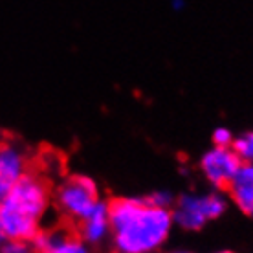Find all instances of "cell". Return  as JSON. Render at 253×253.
I'll list each match as a JSON object with an SVG mask.
<instances>
[{
	"label": "cell",
	"mask_w": 253,
	"mask_h": 253,
	"mask_svg": "<svg viewBox=\"0 0 253 253\" xmlns=\"http://www.w3.org/2000/svg\"><path fill=\"white\" fill-rule=\"evenodd\" d=\"M114 253H158L174 229L171 209L152 206L147 196H118L108 202Z\"/></svg>",
	"instance_id": "obj_1"
},
{
	"label": "cell",
	"mask_w": 253,
	"mask_h": 253,
	"mask_svg": "<svg viewBox=\"0 0 253 253\" xmlns=\"http://www.w3.org/2000/svg\"><path fill=\"white\" fill-rule=\"evenodd\" d=\"M51 206L50 185L39 172L28 171L0 202V233L6 241L32 242Z\"/></svg>",
	"instance_id": "obj_2"
},
{
	"label": "cell",
	"mask_w": 253,
	"mask_h": 253,
	"mask_svg": "<svg viewBox=\"0 0 253 253\" xmlns=\"http://www.w3.org/2000/svg\"><path fill=\"white\" fill-rule=\"evenodd\" d=\"M229 198L224 191L209 189L204 193L187 191L176 196L171 209L172 222L184 231H200L209 222H215L228 213Z\"/></svg>",
	"instance_id": "obj_3"
},
{
	"label": "cell",
	"mask_w": 253,
	"mask_h": 253,
	"mask_svg": "<svg viewBox=\"0 0 253 253\" xmlns=\"http://www.w3.org/2000/svg\"><path fill=\"white\" fill-rule=\"evenodd\" d=\"M53 200L68 220L79 222L103 202L99 185L88 174H70L55 187Z\"/></svg>",
	"instance_id": "obj_4"
},
{
	"label": "cell",
	"mask_w": 253,
	"mask_h": 253,
	"mask_svg": "<svg viewBox=\"0 0 253 253\" xmlns=\"http://www.w3.org/2000/svg\"><path fill=\"white\" fill-rule=\"evenodd\" d=\"M242 167V162L233 152V149H222V147H209L208 151L202 152L198 160V171L202 178L211 185V189L224 191L229 187L237 176L239 169Z\"/></svg>",
	"instance_id": "obj_5"
},
{
	"label": "cell",
	"mask_w": 253,
	"mask_h": 253,
	"mask_svg": "<svg viewBox=\"0 0 253 253\" xmlns=\"http://www.w3.org/2000/svg\"><path fill=\"white\" fill-rule=\"evenodd\" d=\"M28 172V158L15 143H0V202Z\"/></svg>",
	"instance_id": "obj_6"
},
{
	"label": "cell",
	"mask_w": 253,
	"mask_h": 253,
	"mask_svg": "<svg viewBox=\"0 0 253 253\" xmlns=\"http://www.w3.org/2000/svg\"><path fill=\"white\" fill-rule=\"evenodd\" d=\"M33 253H92L79 235L63 229H41L32 241Z\"/></svg>",
	"instance_id": "obj_7"
},
{
	"label": "cell",
	"mask_w": 253,
	"mask_h": 253,
	"mask_svg": "<svg viewBox=\"0 0 253 253\" xmlns=\"http://www.w3.org/2000/svg\"><path fill=\"white\" fill-rule=\"evenodd\" d=\"M79 239L90 248L103 246L110 241V215H108V202L103 200L97 208L90 213L84 220L79 222Z\"/></svg>",
	"instance_id": "obj_8"
},
{
	"label": "cell",
	"mask_w": 253,
	"mask_h": 253,
	"mask_svg": "<svg viewBox=\"0 0 253 253\" xmlns=\"http://www.w3.org/2000/svg\"><path fill=\"white\" fill-rule=\"evenodd\" d=\"M226 195L242 215L253 218V164H242Z\"/></svg>",
	"instance_id": "obj_9"
},
{
	"label": "cell",
	"mask_w": 253,
	"mask_h": 253,
	"mask_svg": "<svg viewBox=\"0 0 253 253\" xmlns=\"http://www.w3.org/2000/svg\"><path fill=\"white\" fill-rule=\"evenodd\" d=\"M231 149H233V152L239 156L242 164H253V130H248V132L235 136Z\"/></svg>",
	"instance_id": "obj_10"
},
{
	"label": "cell",
	"mask_w": 253,
	"mask_h": 253,
	"mask_svg": "<svg viewBox=\"0 0 253 253\" xmlns=\"http://www.w3.org/2000/svg\"><path fill=\"white\" fill-rule=\"evenodd\" d=\"M147 200H149L152 206H156V208L172 209V206H174V202H176V195L171 193L169 189H156L147 196Z\"/></svg>",
	"instance_id": "obj_11"
},
{
	"label": "cell",
	"mask_w": 253,
	"mask_h": 253,
	"mask_svg": "<svg viewBox=\"0 0 253 253\" xmlns=\"http://www.w3.org/2000/svg\"><path fill=\"white\" fill-rule=\"evenodd\" d=\"M211 141L213 147H222V149H229L235 141V134L231 132V128L228 126H216L211 132Z\"/></svg>",
	"instance_id": "obj_12"
},
{
	"label": "cell",
	"mask_w": 253,
	"mask_h": 253,
	"mask_svg": "<svg viewBox=\"0 0 253 253\" xmlns=\"http://www.w3.org/2000/svg\"><path fill=\"white\" fill-rule=\"evenodd\" d=\"M0 253H33L32 242L26 241H6L0 246Z\"/></svg>",
	"instance_id": "obj_13"
},
{
	"label": "cell",
	"mask_w": 253,
	"mask_h": 253,
	"mask_svg": "<svg viewBox=\"0 0 253 253\" xmlns=\"http://www.w3.org/2000/svg\"><path fill=\"white\" fill-rule=\"evenodd\" d=\"M185 6V2L184 0H174V2H172V7H174V9H176V11H180V9H182V7Z\"/></svg>",
	"instance_id": "obj_14"
},
{
	"label": "cell",
	"mask_w": 253,
	"mask_h": 253,
	"mask_svg": "<svg viewBox=\"0 0 253 253\" xmlns=\"http://www.w3.org/2000/svg\"><path fill=\"white\" fill-rule=\"evenodd\" d=\"M165 253H198V252H193V250H182V248H176V250H169V252Z\"/></svg>",
	"instance_id": "obj_15"
},
{
	"label": "cell",
	"mask_w": 253,
	"mask_h": 253,
	"mask_svg": "<svg viewBox=\"0 0 253 253\" xmlns=\"http://www.w3.org/2000/svg\"><path fill=\"white\" fill-rule=\"evenodd\" d=\"M215 253H235V252H229V250H220V252H215Z\"/></svg>",
	"instance_id": "obj_16"
},
{
	"label": "cell",
	"mask_w": 253,
	"mask_h": 253,
	"mask_svg": "<svg viewBox=\"0 0 253 253\" xmlns=\"http://www.w3.org/2000/svg\"><path fill=\"white\" fill-rule=\"evenodd\" d=\"M2 242H4V237H2V233H0V246H2Z\"/></svg>",
	"instance_id": "obj_17"
}]
</instances>
